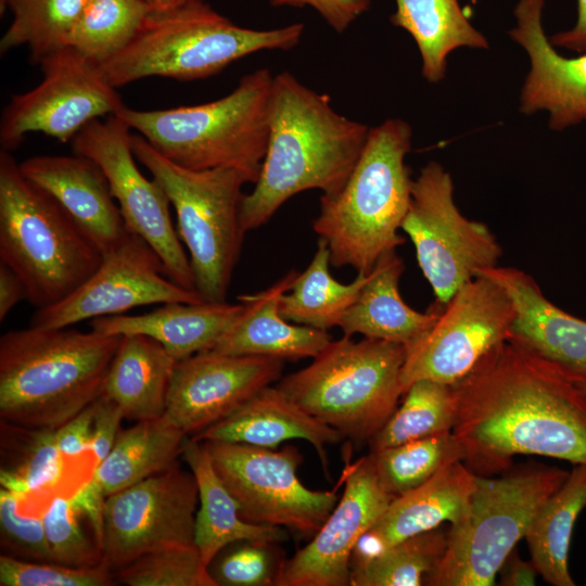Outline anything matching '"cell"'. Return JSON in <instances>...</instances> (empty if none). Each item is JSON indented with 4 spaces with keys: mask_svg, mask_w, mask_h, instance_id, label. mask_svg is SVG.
I'll list each match as a JSON object with an SVG mask.
<instances>
[{
    "mask_svg": "<svg viewBox=\"0 0 586 586\" xmlns=\"http://www.w3.org/2000/svg\"><path fill=\"white\" fill-rule=\"evenodd\" d=\"M453 433L475 470L496 472L515 455L586 464V392L505 341L451 385Z\"/></svg>",
    "mask_w": 586,
    "mask_h": 586,
    "instance_id": "obj_1",
    "label": "cell"
},
{
    "mask_svg": "<svg viewBox=\"0 0 586 586\" xmlns=\"http://www.w3.org/2000/svg\"><path fill=\"white\" fill-rule=\"evenodd\" d=\"M370 127L337 113L327 93L292 73L273 76L266 154L253 190L240 206L243 231L265 225L306 190L337 192L358 161Z\"/></svg>",
    "mask_w": 586,
    "mask_h": 586,
    "instance_id": "obj_2",
    "label": "cell"
},
{
    "mask_svg": "<svg viewBox=\"0 0 586 586\" xmlns=\"http://www.w3.org/2000/svg\"><path fill=\"white\" fill-rule=\"evenodd\" d=\"M122 335L29 326L0 337V420L56 430L103 391Z\"/></svg>",
    "mask_w": 586,
    "mask_h": 586,
    "instance_id": "obj_3",
    "label": "cell"
},
{
    "mask_svg": "<svg viewBox=\"0 0 586 586\" xmlns=\"http://www.w3.org/2000/svg\"><path fill=\"white\" fill-rule=\"evenodd\" d=\"M412 130L400 118L370 127L361 154L343 187L321 194L313 230L330 251L335 267L369 273L405 242L402 230L412 181L405 158Z\"/></svg>",
    "mask_w": 586,
    "mask_h": 586,
    "instance_id": "obj_4",
    "label": "cell"
},
{
    "mask_svg": "<svg viewBox=\"0 0 586 586\" xmlns=\"http://www.w3.org/2000/svg\"><path fill=\"white\" fill-rule=\"evenodd\" d=\"M273 76L263 67L211 102L161 110L124 105L115 115L171 162L194 170L233 168L254 184L267 150Z\"/></svg>",
    "mask_w": 586,
    "mask_h": 586,
    "instance_id": "obj_5",
    "label": "cell"
},
{
    "mask_svg": "<svg viewBox=\"0 0 586 586\" xmlns=\"http://www.w3.org/2000/svg\"><path fill=\"white\" fill-rule=\"evenodd\" d=\"M303 34L302 23L272 29L238 26L201 1L151 11L132 42L99 68L115 88L148 77L203 79L255 52L291 50Z\"/></svg>",
    "mask_w": 586,
    "mask_h": 586,
    "instance_id": "obj_6",
    "label": "cell"
},
{
    "mask_svg": "<svg viewBox=\"0 0 586 586\" xmlns=\"http://www.w3.org/2000/svg\"><path fill=\"white\" fill-rule=\"evenodd\" d=\"M101 251L63 207L0 151V262L24 282L37 309L75 292L100 266Z\"/></svg>",
    "mask_w": 586,
    "mask_h": 586,
    "instance_id": "obj_7",
    "label": "cell"
},
{
    "mask_svg": "<svg viewBox=\"0 0 586 586\" xmlns=\"http://www.w3.org/2000/svg\"><path fill=\"white\" fill-rule=\"evenodd\" d=\"M405 346L377 339L331 341L277 385L305 411L355 442H370L403 396Z\"/></svg>",
    "mask_w": 586,
    "mask_h": 586,
    "instance_id": "obj_8",
    "label": "cell"
},
{
    "mask_svg": "<svg viewBox=\"0 0 586 586\" xmlns=\"http://www.w3.org/2000/svg\"><path fill=\"white\" fill-rule=\"evenodd\" d=\"M131 144L136 160L161 184L175 209L195 291L204 302H225L245 234L240 206L246 179L233 168L182 167L139 133H132Z\"/></svg>",
    "mask_w": 586,
    "mask_h": 586,
    "instance_id": "obj_9",
    "label": "cell"
},
{
    "mask_svg": "<svg viewBox=\"0 0 586 586\" xmlns=\"http://www.w3.org/2000/svg\"><path fill=\"white\" fill-rule=\"evenodd\" d=\"M568 474L559 468L538 466L500 477L477 475L462 514L447 532L445 552L423 584L494 585L505 560Z\"/></svg>",
    "mask_w": 586,
    "mask_h": 586,
    "instance_id": "obj_10",
    "label": "cell"
},
{
    "mask_svg": "<svg viewBox=\"0 0 586 586\" xmlns=\"http://www.w3.org/2000/svg\"><path fill=\"white\" fill-rule=\"evenodd\" d=\"M400 229L411 240L418 265L440 304H446L480 271L496 267L502 253L484 222L461 214L451 176L435 161L412 181Z\"/></svg>",
    "mask_w": 586,
    "mask_h": 586,
    "instance_id": "obj_11",
    "label": "cell"
},
{
    "mask_svg": "<svg viewBox=\"0 0 586 586\" xmlns=\"http://www.w3.org/2000/svg\"><path fill=\"white\" fill-rule=\"evenodd\" d=\"M219 477L251 523L280 526L311 538L339 501L336 487L313 491L297 476L300 450L228 442H205Z\"/></svg>",
    "mask_w": 586,
    "mask_h": 586,
    "instance_id": "obj_12",
    "label": "cell"
},
{
    "mask_svg": "<svg viewBox=\"0 0 586 586\" xmlns=\"http://www.w3.org/2000/svg\"><path fill=\"white\" fill-rule=\"evenodd\" d=\"M424 335L406 349L400 372L403 395L418 380L454 385L494 347L508 341L515 309L507 291L480 275L461 286Z\"/></svg>",
    "mask_w": 586,
    "mask_h": 586,
    "instance_id": "obj_13",
    "label": "cell"
},
{
    "mask_svg": "<svg viewBox=\"0 0 586 586\" xmlns=\"http://www.w3.org/2000/svg\"><path fill=\"white\" fill-rule=\"evenodd\" d=\"M42 81L14 94L0 119L1 150L17 149L29 132L71 142L91 122L115 115L125 104L99 65L66 46L39 62Z\"/></svg>",
    "mask_w": 586,
    "mask_h": 586,
    "instance_id": "obj_14",
    "label": "cell"
},
{
    "mask_svg": "<svg viewBox=\"0 0 586 586\" xmlns=\"http://www.w3.org/2000/svg\"><path fill=\"white\" fill-rule=\"evenodd\" d=\"M195 477L178 461L107 496L102 509L104 563L113 572L153 551L194 546Z\"/></svg>",
    "mask_w": 586,
    "mask_h": 586,
    "instance_id": "obj_15",
    "label": "cell"
},
{
    "mask_svg": "<svg viewBox=\"0 0 586 586\" xmlns=\"http://www.w3.org/2000/svg\"><path fill=\"white\" fill-rule=\"evenodd\" d=\"M131 138V128L119 116L111 115L87 125L71 141V148L74 154L100 166L127 228L156 252L167 276L195 291L190 260L170 218L169 200L161 184L138 168Z\"/></svg>",
    "mask_w": 586,
    "mask_h": 586,
    "instance_id": "obj_16",
    "label": "cell"
},
{
    "mask_svg": "<svg viewBox=\"0 0 586 586\" xmlns=\"http://www.w3.org/2000/svg\"><path fill=\"white\" fill-rule=\"evenodd\" d=\"M202 302L196 291L174 282L156 252L130 231L119 245L103 254L98 269L75 292L53 306L37 309L29 326L67 328L138 306Z\"/></svg>",
    "mask_w": 586,
    "mask_h": 586,
    "instance_id": "obj_17",
    "label": "cell"
},
{
    "mask_svg": "<svg viewBox=\"0 0 586 586\" xmlns=\"http://www.w3.org/2000/svg\"><path fill=\"white\" fill-rule=\"evenodd\" d=\"M344 492L311 540L282 562L275 586H348L361 536L394 497L381 485L370 456L346 462Z\"/></svg>",
    "mask_w": 586,
    "mask_h": 586,
    "instance_id": "obj_18",
    "label": "cell"
},
{
    "mask_svg": "<svg viewBox=\"0 0 586 586\" xmlns=\"http://www.w3.org/2000/svg\"><path fill=\"white\" fill-rule=\"evenodd\" d=\"M284 361L208 349L176 362L166 415L189 436L229 417L277 381Z\"/></svg>",
    "mask_w": 586,
    "mask_h": 586,
    "instance_id": "obj_19",
    "label": "cell"
},
{
    "mask_svg": "<svg viewBox=\"0 0 586 586\" xmlns=\"http://www.w3.org/2000/svg\"><path fill=\"white\" fill-rule=\"evenodd\" d=\"M544 0H520L511 39L527 52L531 68L520 95L526 115L549 113V127L563 130L586 123V52L565 58L557 52L542 25Z\"/></svg>",
    "mask_w": 586,
    "mask_h": 586,
    "instance_id": "obj_20",
    "label": "cell"
},
{
    "mask_svg": "<svg viewBox=\"0 0 586 586\" xmlns=\"http://www.w3.org/2000/svg\"><path fill=\"white\" fill-rule=\"evenodd\" d=\"M480 275L500 284L513 302L508 341L586 387V321L552 304L523 270L496 266Z\"/></svg>",
    "mask_w": 586,
    "mask_h": 586,
    "instance_id": "obj_21",
    "label": "cell"
},
{
    "mask_svg": "<svg viewBox=\"0 0 586 586\" xmlns=\"http://www.w3.org/2000/svg\"><path fill=\"white\" fill-rule=\"evenodd\" d=\"M24 176L47 191L105 254L128 235L107 178L92 160L73 155H37L20 163Z\"/></svg>",
    "mask_w": 586,
    "mask_h": 586,
    "instance_id": "obj_22",
    "label": "cell"
},
{
    "mask_svg": "<svg viewBox=\"0 0 586 586\" xmlns=\"http://www.w3.org/2000/svg\"><path fill=\"white\" fill-rule=\"evenodd\" d=\"M476 476L462 461H455L419 487L395 497L357 543L352 565L443 522H455L469 501Z\"/></svg>",
    "mask_w": 586,
    "mask_h": 586,
    "instance_id": "obj_23",
    "label": "cell"
},
{
    "mask_svg": "<svg viewBox=\"0 0 586 586\" xmlns=\"http://www.w3.org/2000/svg\"><path fill=\"white\" fill-rule=\"evenodd\" d=\"M297 275L291 270L264 291L239 295L244 309L212 349L282 360L314 358L322 352L332 341L328 331L290 323L279 311L280 296Z\"/></svg>",
    "mask_w": 586,
    "mask_h": 586,
    "instance_id": "obj_24",
    "label": "cell"
},
{
    "mask_svg": "<svg viewBox=\"0 0 586 586\" xmlns=\"http://www.w3.org/2000/svg\"><path fill=\"white\" fill-rule=\"evenodd\" d=\"M202 442H228L276 448L281 443L301 438L309 442L328 469L326 447L344 436L315 418L277 386H267L229 417L190 436Z\"/></svg>",
    "mask_w": 586,
    "mask_h": 586,
    "instance_id": "obj_25",
    "label": "cell"
},
{
    "mask_svg": "<svg viewBox=\"0 0 586 586\" xmlns=\"http://www.w3.org/2000/svg\"><path fill=\"white\" fill-rule=\"evenodd\" d=\"M244 309L242 303H166L153 311L90 320L92 330L115 335L143 334L161 343L177 360L212 349Z\"/></svg>",
    "mask_w": 586,
    "mask_h": 586,
    "instance_id": "obj_26",
    "label": "cell"
},
{
    "mask_svg": "<svg viewBox=\"0 0 586 586\" xmlns=\"http://www.w3.org/2000/svg\"><path fill=\"white\" fill-rule=\"evenodd\" d=\"M181 455L198 484L194 545L206 566L234 543L278 544L288 538L283 527L251 523L241 517L240 506L216 472L205 442L187 437Z\"/></svg>",
    "mask_w": 586,
    "mask_h": 586,
    "instance_id": "obj_27",
    "label": "cell"
},
{
    "mask_svg": "<svg viewBox=\"0 0 586 586\" xmlns=\"http://www.w3.org/2000/svg\"><path fill=\"white\" fill-rule=\"evenodd\" d=\"M405 269L396 252L382 257L370 272L355 303L345 313L340 328L345 336L388 341L405 348L417 343L433 324L438 305L426 311L408 306L399 293V279Z\"/></svg>",
    "mask_w": 586,
    "mask_h": 586,
    "instance_id": "obj_28",
    "label": "cell"
},
{
    "mask_svg": "<svg viewBox=\"0 0 586 586\" xmlns=\"http://www.w3.org/2000/svg\"><path fill=\"white\" fill-rule=\"evenodd\" d=\"M177 360L154 339L122 335L106 373L102 395L115 402L126 419L144 421L166 412Z\"/></svg>",
    "mask_w": 586,
    "mask_h": 586,
    "instance_id": "obj_29",
    "label": "cell"
},
{
    "mask_svg": "<svg viewBox=\"0 0 586 586\" xmlns=\"http://www.w3.org/2000/svg\"><path fill=\"white\" fill-rule=\"evenodd\" d=\"M188 435L166 415L122 430L88 482L105 498L177 462Z\"/></svg>",
    "mask_w": 586,
    "mask_h": 586,
    "instance_id": "obj_30",
    "label": "cell"
},
{
    "mask_svg": "<svg viewBox=\"0 0 586 586\" xmlns=\"http://www.w3.org/2000/svg\"><path fill=\"white\" fill-rule=\"evenodd\" d=\"M391 23L405 29L421 55L422 76L440 82L446 73L447 56L455 49H487L486 38L470 23L458 0H395Z\"/></svg>",
    "mask_w": 586,
    "mask_h": 586,
    "instance_id": "obj_31",
    "label": "cell"
},
{
    "mask_svg": "<svg viewBox=\"0 0 586 586\" xmlns=\"http://www.w3.org/2000/svg\"><path fill=\"white\" fill-rule=\"evenodd\" d=\"M586 508V464H574L531 521L524 538L538 574L553 586H574L569 549L574 524Z\"/></svg>",
    "mask_w": 586,
    "mask_h": 586,
    "instance_id": "obj_32",
    "label": "cell"
},
{
    "mask_svg": "<svg viewBox=\"0 0 586 586\" xmlns=\"http://www.w3.org/2000/svg\"><path fill=\"white\" fill-rule=\"evenodd\" d=\"M0 485L26 500L50 499L60 492L65 460L61 456L55 430L30 428L1 420Z\"/></svg>",
    "mask_w": 586,
    "mask_h": 586,
    "instance_id": "obj_33",
    "label": "cell"
},
{
    "mask_svg": "<svg viewBox=\"0 0 586 586\" xmlns=\"http://www.w3.org/2000/svg\"><path fill=\"white\" fill-rule=\"evenodd\" d=\"M329 264V247L323 240L318 239L310 264L280 296L279 311L284 319L324 331L340 326L370 272L358 273L351 283H341L330 273Z\"/></svg>",
    "mask_w": 586,
    "mask_h": 586,
    "instance_id": "obj_34",
    "label": "cell"
},
{
    "mask_svg": "<svg viewBox=\"0 0 586 586\" xmlns=\"http://www.w3.org/2000/svg\"><path fill=\"white\" fill-rule=\"evenodd\" d=\"M88 0H7L12 21L0 39V54L26 46L33 64L67 46Z\"/></svg>",
    "mask_w": 586,
    "mask_h": 586,
    "instance_id": "obj_35",
    "label": "cell"
},
{
    "mask_svg": "<svg viewBox=\"0 0 586 586\" xmlns=\"http://www.w3.org/2000/svg\"><path fill=\"white\" fill-rule=\"evenodd\" d=\"M403 396L402 405L369 442L371 451L453 431L457 402L451 385L418 380Z\"/></svg>",
    "mask_w": 586,
    "mask_h": 586,
    "instance_id": "obj_36",
    "label": "cell"
},
{
    "mask_svg": "<svg viewBox=\"0 0 586 586\" xmlns=\"http://www.w3.org/2000/svg\"><path fill=\"white\" fill-rule=\"evenodd\" d=\"M150 12L144 0H88L67 46L100 65L132 42Z\"/></svg>",
    "mask_w": 586,
    "mask_h": 586,
    "instance_id": "obj_37",
    "label": "cell"
},
{
    "mask_svg": "<svg viewBox=\"0 0 586 586\" xmlns=\"http://www.w3.org/2000/svg\"><path fill=\"white\" fill-rule=\"evenodd\" d=\"M382 487L394 498L429 481L441 469L466 458L453 433L410 441L370 453Z\"/></svg>",
    "mask_w": 586,
    "mask_h": 586,
    "instance_id": "obj_38",
    "label": "cell"
},
{
    "mask_svg": "<svg viewBox=\"0 0 586 586\" xmlns=\"http://www.w3.org/2000/svg\"><path fill=\"white\" fill-rule=\"evenodd\" d=\"M447 532L438 527L404 539L374 558L352 565V586H420L440 562Z\"/></svg>",
    "mask_w": 586,
    "mask_h": 586,
    "instance_id": "obj_39",
    "label": "cell"
},
{
    "mask_svg": "<svg viewBox=\"0 0 586 586\" xmlns=\"http://www.w3.org/2000/svg\"><path fill=\"white\" fill-rule=\"evenodd\" d=\"M41 515L54 562L74 568L104 563L102 544L85 528L82 519L87 513L74 500L73 493H55L43 505Z\"/></svg>",
    "mask_w": 586,
    "mask_h": 586,
    "instance_id": "obj_40",
    "label": "cell"
},
{
    "mask_svg": "<svg viewBox=\"0 0 586 586\" xmlns=\"http://www.w3.org/2000/svg\"><path fill=\"white\" fill-rule=\"evenodd\" d=\"M113 573L127 586H217L195 545L145 553Z\"/></svg>",
    "mask_w": 586,
    "mask_h": 586,
    "instance_id": "obj_41",
    "label": "cell"
},
{
    "mask_svg": "<svg viewBox=\"0 0 586 586\" xmlns=\"http://www.w3.org/2000/svg\"><path fill=\"white\" fill-rule=\"evenodd\" d=\"M22 496L0 487L1 555L34 562H54L41 510L26 512Z\"/></svg>",
    "mask_w": 586,
    "mask_h": 586,
    "instance_id": "obj_42",
    "label": "cell"
},
{
    "mask_svg": "<svg viewBox=\"0 0 586 586\" xmlns=\"http://www.w3.org/2000/svg\"><path fill=\"white\" fill-rule=\"evenodd\" d=\"M1 586H112L114 573L105 563L74 568L56 562H34L0 556Z\"/></svg>",
    "mask_w": 586,
    "mask_h": 586,
    "instance_id": "obj_43",
    "label": "cell"
},
{
    "mask_svg": "<svg viewBox=\"0 0 586 586\" xmlns=\"http://www.w3.org/2000/svg\"><path fill=\"white\" fill-rule=\"evenodd\" d=\"M277 544L244 542L219 558L211 572L217 585H275L282 562H278Z\"/></svg>",
    "mask_w": 586,
    "mask_h": 586,
    "instance_id": "obj_44",
    "label": "cell"
},
{
    "mask_svg": "<svg viewBox=\"0 0 586 586\" xmlns=\"http://www.w3.org/2000/svg\"><path fill=\"white\" fill-rule=\"evenodd\" d=\"M125 419L122 408L112 399L101 395L93 403V420L90 455L94 468L102 462L112 450ZM93 468V470H94Z\"/></svg>",
    "mask_w": 586,
    "mask_h": 586,
    "instance_id": "obj_45",
    "label": "cell"
},
{
    "mask_svg": "<svg viewBox=\"0 0 586 586\" xmlns=\"http://www.w3.org/2000/svg\"><path fill=\"white\" fill-rule=\"evenodd\" d=\"M271 7H311L336 33H344L367 12L371 0H269Z\"/></svg>",
    "mask_w": 586,
    "mask_h": 586,
    "instance_id": "obj_46",
    "label": "cell"
},
{
    "mask_svg": "<svg viewBox=\"0 0 586 586\" xmlns=\"http://www.w3.org/2000/svg\"><path fill=\"white\" fill-rule=\"evenodd\" d=\"M93 404L55 430L56 445L64 460L90 453Z\"/></svg>",
    "mask_w": 586,
    "mask_h": 586,
    "instance_id": "obj_47",
    "label": "cell"
},
{
    "mask_svg": "<svg viewBox=\"0 0 586 586\" xmlns=\"http://www.w3.org/2000/svg\"><path fill=\"white\" fill-rule=\"evenodd\" d=\"M26 297V288L22 279L0 262V321L2 322L12 308Z\"/></svg>",
    "mask_w": 586,
    "mask_h": 586,
    "instance_id": "obj_48",
    "label": "cell"
},
{
    "mask_svg": "<svg viewBox=\"0 0 586 586\" xmlns=\"http://www.w3.org/2000/svg\"><path fill=\"white\" fill-rule=\"evenodd\" d=\"M549 40L553 47L564 48L577 54L586 52V0H577L575 25L552 35Z\"/></svg>",
    "mask_w": 586,
    "mask_h": 586,
    "instance_id": "obj_49",
    "label": "cell"
},
{
    "mask_svg": "<svg viewBox=\"0 0 586 586\" xmlns=\"http://www.w3.org/2000/svg\"><path fill=\"white\" fill-rule=\"evenodd\" d=\"M501 571V585L505 586H533L538 574L532 561L521 559L513 550L505 560Z\"/></svg>",
    "mask_w": 586,
    "mask_h": 586,
    "instance_id": "obj_50",
    "label": "cell"
},
{
    "mask_svg": "<svg viewBox=\"0 0 586 586\" xmlns=\"http://www.w3.org/2000/svg\"><path fill=\"white\" fill-rule=\"evenodd\" d=\"M151 11H166L204 0H144Z\"/></svg>",
    "mask_w": 586,
    "mask_h": 586,
    "instance_id": "obj_51",
    "label": "cell"
},
{
    "mask_svg": "<svg viewBox=\"0 0 586 586\" xmlns=\"http://www.w3.org/2000/svg\"><path fill=\"white\" fill-rule=\"evenodd\" d=\"M5 2L7 0H0V14L1 15L5 12Z\"/></svg>",
    "mask_w": 586,
    "mask_h": 586,
    "instance_id": "obj_52",
    "label": "cell"
},
{
    "mask_svg": "<svg viewBox=\"0 0 586 586\" xmlns=\"http://www.w3.org/2000/svg\"><path fill=\"white\" fill-rule=\"evenodd\" d=\"M586 392V387H582Z\"/></svg>",
    "mask_w": 586,
    "mask_h": 586,
    "instance_id": "obj_53",
    "label": "cell"
}]
</instances>
